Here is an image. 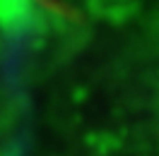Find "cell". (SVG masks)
Returning a JSON list of instances; mask_svg holds the SVG:
<instances>
[{"label": "cell", "instance_id": "1", "mask_svg": "<svg viewBox=\"0 0 159 156\" xmlns=\"http://www.w3.org/2000/svg\"><path fill=\"white\" fill-rule=\"evenodd\" d=\"M29 0H0V27L10 24L15 17H22Z\"/></svg>", "mask_w": 159, "mask_h": 156}]
</instances>
